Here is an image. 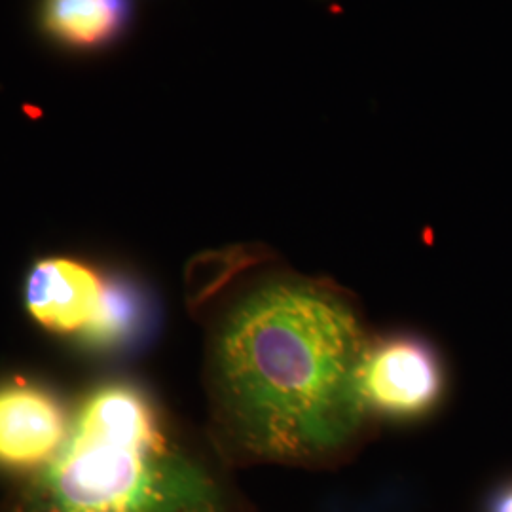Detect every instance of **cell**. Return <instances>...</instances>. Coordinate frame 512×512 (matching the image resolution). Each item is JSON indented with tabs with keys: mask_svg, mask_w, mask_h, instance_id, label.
<instances>
[{
	"mask_svg": "<svg viewBox=\"0 0 512 512\" xmlns=\"http://www.w3.org/2000/svg\"><path fill=\"white\" fill-rule=\"evenodd\" d=\"M372 344L351 294L327 279L264 270L211 313L203 380L211 442L234 465L329 469L365 444L361 370Z\"/></svg>",
	"mask_w": 512,
	"mask_h": 512,
	"instance_id": "1",
	"label": "cell"
},
{
	"mask_svg": "<svg viewBox=\"0 0 512 512\" xmlns=\"http://www.w3.org/2000/svg\"><path fill=\"white\" fill-rule=\"evenodd\" d=\"M226 465L147 387L114 378L74 401L63 448L2 512H251Z\"/></svg>",
	"mask_w": 512,
	"mask_h": 512,
	"instance_id": "2",
	"label": "cell"
},
{
	"mask_svg": "<svg viewBox=\"0 0 512 512\" xmlns=\"http://www.w3.org/2000/svg\"><path fill=\"white\" fill-rule=\"evenodd\" d=\"M23 304L42 329L99 351L133 348L152 325L147 294L131 279L69 256H46L29 268Z\"/></svg>",
	"mask_w": 512,
	"mask_h": 512,
	"instance_id": "3",
	"label": "cell"
},
{
	"mask_svg": "<svg viewBox=\"0 0 512 512\" xmlns=\"http://www.w3.org/2000/svg\"><path fill=\"white\" fill-rule=\"evenodd\" d=\"M73 404L29 378L0 382V467L31 475L63 448Z\"/></svg>",
	"mask_w": 512,
	"mask_h": 512,
	"instance_id": "4",
	"label": "cell"
},
{
	"mask_svg": "<svg viewBox=\"0 0 512 512\" xmlns=\"http://www.w3.org/2000/svg\"><path fill=\"white\" fill-rule=\"evenodd\" d=\"M439 357L420 338L372 340L361 370V387L372 414L414 418L429 412L442 393Z\"/></svg>",
	"mask_w": 512,
	"mask_h": 512,
	"instance_id": "5",
	"label": "cell"
},
{
	"mask_svg": "<svg viewBox=\"0 0 512 512\" xmlns=\"http://www.w3.org/2000/svg\"><path fill=\"white\" fill-rule=\"evenodd\" d=\"M126 14V0H46L44 21L63 42L93 46L118 33Z\"/></svg>",
	"mask_w": 512,
	"mask_h": 512,
	"instance_id": "6",
	"label": "cell"
},
{
	"mask_svg": "<svg viewBox=\"0 0 512 512\" xmlns=\"http://www.w3.org/2000/svg\"><path fill=\"white\" fill-rule=\"evenodd\" d=\"M494 512H512V488L499 495V499L495 501Z\"/></svg>",
	"mask_w": 512,
	"mask_h": 512,
	"instance_id": "7",
	"label": "cell"
}]
</instances>
